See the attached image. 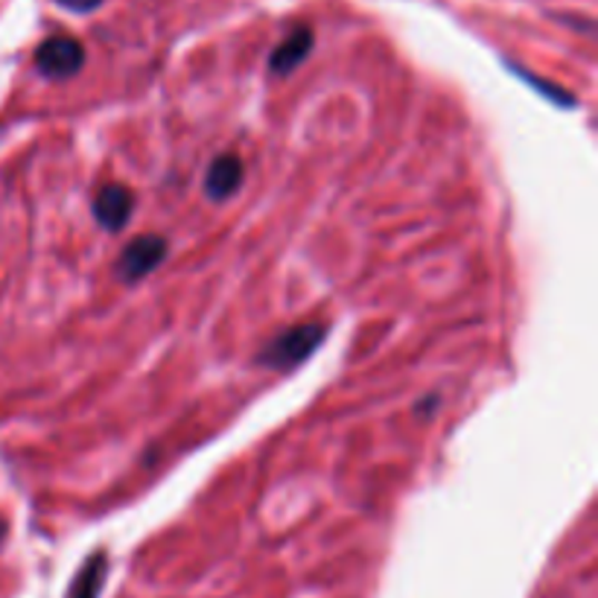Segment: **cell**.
<instances>
[{
    "label": "cell",
    "instance_id": "6da1fadb",
    "mask_svg": "<svg viewBox=\"0 0 598 598\" xmlns=\"http://www.w3.org/2000/svg\"><path fill=\"white\" fill-rule=\"evenodd\" d=\"M324 336H327V327L318 322H307L292 327V331L281 333L275 342H268L266 351L261 353V362L275 371H290L295 365L307 360L315 347L322 345Z\"/></svg>",
    "mask_w": 598,
    "mask_h": 598
},
{
    "label": "cell",
    "instance_id": "7a4b0ae2",
    "mask_svg": "<svg viewBox=\"0 0 598 598\" xmlns=\"http://www.w3.org/2000/svg\"><path fill=\"white\" fill-rule=\"evenodd\" d=\"M85 62V50L77 39L70 36H53L41 41L36 50V68L47 79H70L77 77Z\"/></svg>",
    "mask_w": 598,
    "mask_h": 598
},
{
    "label": "cell",
    "instance_id": "3957f363",
    "mask_svg": "<svg viewBox=\"0 0 598 598\" xmlns=\"http://www.w3.org/2000/svg\"><path fill=\"white\" fill-rule=\"evenodd\" d=\"M164 254H167V239L146 234V237H138L126 246L124 257L117 263V272H120L124 281L135 284V281L149 275L155 266H161Z\"/></svg>",
    "mask_w": 598,
    "mask_h": 598
},
{
    "label": "cell",
    "instance_id": "277c9868",
    "mask_svg": "<svg viewBox=\"0 0 598 598\" xmlns=\"http://www.w3.org/2000/svg\"><path fill=\"white\" fill-rule=\"evenodd\" d=\"M131 205H135V199L124 185H106L94 199V216L100 219L102 228L120 231L129 223Z\"/></svg>",
    "mask_w": 598,
    "mask_h": 598
},
{
    "label": "cell",
    "instance_id": "5b68a950",
    "mask_svg": "<svg viewBox=\"0 0 598 598\" xmlns=\"http://www.w3.org/2000/svg\"><path fill=\"white\" fill-rule=\"evenodd\" d=\"M310 50H313V30H310V27H298V30H292L290 36L277 45V50L272 53V59H268V70H272L275 77H286V73H292V70L307 59Z\"/></svg>",
    "mask_w": 598,
    "mask_h": 598
},
{
    "label": "cell",
    "instance_id": "8992f818",
    "mask_svg": "<svg viewBox=\"0 0 598 598\" xmlns=\"http://www.w3.org/2000/svg\"><path fill=\"white\" fill-rule=\"evenodd\" d=\"M239 185H243V161H239L237 155H219V158L210 164V169H207V196L223 202L228 199V196H234V193L239 190Z\"/></svg>",
    "mask_w": 598,
    "mask_h": 598
},
{
    "label": "cell",
    "instance_id": "52a82bcc",
    "mask_svg": "<svg viewBox=\"0 0 598 598\" xmlns=\"http://www.w3.org/2000/svg\"><path fill=\"white\" fill-rule=\"evenodd\" d=\"M102 581H106V555H94L88 563L82 567V572L73 581V590L70 598H97L102 590Z\"/></svg>",
    "mask_w": 598,
    "mask_h": 598
},
{
    "label": "cell",
    "instance_id": "ba28073f",
    "mask_svg": "<svg viewBox=\"0 0 598 598\" xmlns=\"http://www.w3.org/2000/svg\"><path fill=\"white\" fill-rule=\"evenodd\" d=\"M56 3L70 9V12H94V9L100 7L102 0H56Z\"/></svg>",
    "mask_w": 598,
    "mask_h": 598
},
{
    "label": "cell",
    "instance_id": "9c48e42d",
    "mask_svg": "<svg viewBox=\"0 0 598 598\" xmlns=\"http://www.w3.org/2000/svg\"><path fill=\"white\" fill-rule=\"evenodd\" d=\"M3 531H7V526H3V520H0V540H3Z\"/></svg>",
    "mask_w": 598,
    "mask_h": 598
}]
</instances>
